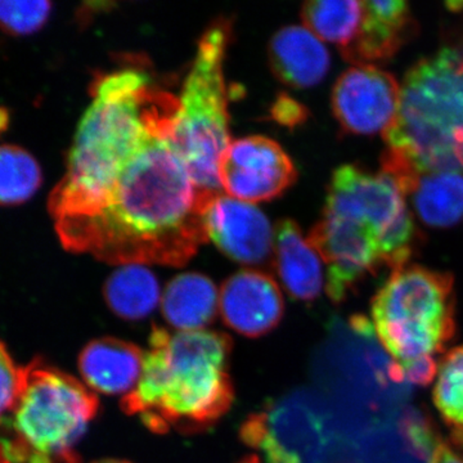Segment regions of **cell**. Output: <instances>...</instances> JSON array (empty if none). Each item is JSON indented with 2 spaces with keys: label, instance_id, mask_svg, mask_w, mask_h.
I'll use <instances>...</instances> for the list:
<instances>
[{
  "label": "cell",
  "instance_id": "cell-1",
  "mask_svg": "<svg viewBox=\"0 0 463 463\" xmlns=\"http://www.w3.org/2000/svg\"><path fill=\"white\" fill-rule=\"evenodd\" d=\"M48 207L74 254L183 267L207 241L201 191L174 142L181 100L136 69L97 75Z\"/></svg>",
  "mask_w": 463,
  "mask_h": 463
},
{
  "label": "cell",
  "instance_id": "cell-2",
  "mask_svg": "<svg viewBox=\"0 0 463 463\" xmlns=\"http://www.w3.org/2000/svg\"><path fill=\"white\" fill-rule=\"evenodd\" d=\"M231 350L223 332H170L154 326L141 379L121 408L156 434L206 430L233 403Z\"/></svg>",
  "mask_w": 463,
  "mask_h": 463
},
{
  "label": "cell",
  "instance_id": "cell-3",
  "mask_svg": "<svg viewBox=\"0 0 463 463\" xmlns=\"http://www.w3.org/2000/svg\"><path fill=\"white\" fill-rule=\"evenodd\" d=\"M383 154L417 174L463 173V56L443 48L405 75Z\"/></svg>",
  "mask_w": 463,
  "mask_h": 463
},
{
  "label": "cell",
  "instance_id": "cell-4",
  "mask_svg": "<svg viewBox=\"0 0 463 463\" xmlns=\"http://www.w3.org/2000/svg\"><path fill=\"white\" fill-rule=\"evenodd\" d=\"M99 408L87 385L33 361L24 367L14 410L0 421V452L11 463H80L75 447Z\"/></svg>",
  "mask_w": 463,
  "mask_h": 463
},
{
  "label": "cell",
  "instance_id": "cell-5",
  "mask_svg": "<svg viewBox=\"0 0 463 463\" xmlns=\"http://www.w3.org/2000/svg\"><path fill=\"white\" fill-rule=\"evenodd\" d=\"M455 279L421 265L392 270L371 304L373 328L399 373L443 352L456 331Z\"/></svg>",
  "mask_w": 463,
  "mask_h": 463
},
{
  "label": "cell",
  "instance_id": "cell-6",
  "mask_svg": "<svg viewBox=\"0 0 463 463\" xmlns=\"http://www.w3.org/2000/svg\"><path fill=\"white\" fill-rule=\"evenodd\" d=\"M231 33L227 18H218L207 27L179 97L174 142L197 187L206 194L222 192L219 161L232 142L224 76Z\"/></svg>",
  "mask_w": 463,
  "mask_h": 463
},
{
  "label": "cell",
  "instance_id": "cell-7",
  "mask_svg": "<svg viewBox=\"0 0 463 463\" xmlns=\"http://www.w3.org/2000/svg\"><path fill=\"white\" fill-rule=\"evenodd\" d=\"M323 213L345 216L367 225L376 234L385 267L408 264L416 248L417 230L407 197L398 183L364 167L339 166L332 174Z\"/></svg>",
  "mask_w": 463,
  "mask_h": 463
},
{
  "label": "cell",
  "instance_id": "cell-8",
  "mask_svg": "<svg viewBox=\"0 0 463 463\" xmlns=\"http://www.w3.org/2000/svg\"><path fill=\"white\" fill-rule=\"evenodd\" d=\"M241 438L263 453L267 463H323L331 444L322 414L298 401L252 414L241 428Z\"/></svg>",
  "mask_w": 463,
  "mask_h": 463
},
{
  "label": "cell",
  "instance_id": "cell-9",
  "mask_svg": "<svg viewBox=\"0 0 463 463\" xmlns=\"http://www.w3.org/2000/svg\"><path fill=\"white\" fill-rule=\"evenodd\" d=\"M307 240L325 264V289L335 304L345 300L365 277L385 267L376 234L354 219L322 213Z\"/></svg>",
  "mask_w": 463,
  "mask_h": 463
},
{
  "label": "cell",
  "instance_id": "cell-10",
  "mask_svg": "<svg viewBox=\"0 0 463 463\" xmlns=\"http://www.w3.org/2000/svg\"><path fill=\"white\" fill-rule=\"evenodd\" d=\"M401 100L394 76L374 65H354L335 83L331 109L344 134L383 136L397 121Z\"/></svg>",
  "mask_w": 463,
  "mask_h": 463
},
{
  "label": "cell",
  "instance_id": "cell-11",
  "mask_svg": "<svg viewBox=\"0 0 463 463\" xmlns=\"http://www.w3.org/2000/svg\"><path fill=\"white\" fill-rule=\"evenodd\" d=\"M218 174L228 196L250 203L281 196L298 175L285 149L261 136L232 141L219 161Z\"/></svg>",
  "mask_w": 463,
  "mask_h": 463
},
{
  "label": "cell",
  "instance_id": "cell-12",
  "mask_svg": "<svg viewBox=\"0 0 463 463\" xmlns=\"http://www.w3.org/2000/svg\"><path fill=\"white\" fill-rule=\"evenodd\" d=\"M203 218L207 240L232 260L261 265L273 257L272 225L252 203L219 192L207 200Z\"/></svg>",
  "mask_w": 463,
  "mask_h": 463
},
{
  "label": "cell",
  "instance_id": "cell-13",
  "mask_svg": "<svg viewBox=\"0 0 463 463\" xmlns=\"http://www.w3.org/2000/svg\"><path fill=\"white\" fill-rule=\"evenodd\" d=\"M219 310L232 330L246 337H260L281 322L285 303L272 277L261 270L242 269L222 286Z\"/></svg>",
  "mask_w": 463,
  "mask_h": 463
},
{
  "label": "cell",
  "instance_id": "cell-14",
  "mask_svg": "<svg viewBox=\"0 0 463 463\" xmlns=\"http://www.w3.org/2000/svg\"><path fill=\"white\" fill-rule=\"evenodd\" d=\"M364 7L361 32L343 56L354 65L385 62L417 33L412 11L403 0H370Z\"/></svg>",
  "mask_w": 463,
  "mask_h": 463
},
{
  "label": "cell",
  "instance_id": "cell-15",
  "mask_svg": "<svg viewBox=\"0 0 463 463\" xmlns=\"http://www.w3.org/2000/svg\"><path fill=\"white\" fill-rule=\"evenodd\" d=\"M268 60L274 76L295 90L322 83L331 67L330 52L306 26H286L274 33L268 45Z\"/></svg>",
  "mask_w": 463,
  "mask_h": 463
},
{
  "label": "cell",
  "instance_id": "cell-16",
  "mask_svg": "<svg viewBox=\"0 0 463 463\" xmlns=\"http://www.w3.org/2000/svg\"><path fill=\"white\" fill-rule=\"evenodd\" d=\"M274 267L283 288L294 300L310 303L326 288L323 261L303 231L291 219L274 230Z\"/></svg>",
  "mask_w": 463,
  "mask_h": 463
},
{
  "label": "cell",
  "instance_id": "cell-17",
  "mask_svg": "<svg viewBox=\"0 0 463 463\" xmlns=\"http://www.w3.org/2000/svg\"><path fill=\"white\" fill-rule=\"evenodd\" d=\"M141 347L128 341L103 337L90 341L79 356V370L88 388L108 395L129 394L141 379Z\"/></svg>",
  "mask_w": 463,
  "mask_h": 463
},
{
  "label": "cell",
  "instance_id": "cell-18",
  "mask_svg": "<svg viewBox=\"0 0 463 463\" xmlns=\"http://www.w3.org/2000/svg\"><path fill=\"white\" fill-rule=\"evenodd\" d=\"M161 309L166 322L178 331L203 330L218 312V288L203 274H179L167 283Z\"/></svg>",
  "mask_w": 463,
  "mask_h": 463
},
{
  "label": "cell",
  "instance_id": "cell-19",
  "mask_svg": "<svg viewBox=\"0 0 463 463\" xmlns=\"http://www.w3.org/2000/svg\"><path fill=\"white\" fill-rule=\"evenodd\" d=\"M404 194L428 227L449 228L462 221V173L420 174L408 183Z\"/></svg>",
  "mask_w": 463,
  "mask_h": 463
},
{
  "label": "cell",
  "instance_id": "cell-20",
  "mask_svg": "<svg viewBox=\"0 0 463 463\" xmlns=\"http://www.w3.org/2000/svg\"><path fill=\"white\" fill-rule=\"evenodd\" d=\"M109 309L127 321H139L161 303L160 283L146 265H123L114 270L103 286Z\"/></svg>",
  "mask_w": 463,
  "mask_h": 463
},
{
  "label": "cell",
  "instance_id": "cell-21",
  "mask_svg": "<svg viewBox=\"0 0 463 463\" xmlns=\"http://www.w3.org/2000/svg\"><path fill=\"white\" fill-rule=\"evenodd\" d=\"M364 14V2L355 0H315L301 8L304 26L322 42L337 45L341 53L349 50L358 38Z\"/></svg>",
  "mask_w": 463,
  "mask_h": 463
},
{
  "label": "cell",
  "instance_id": "cell-22",
  "mask_svg": "<svg viewBox=\"0 0 463 463\" xmlns=\"http://www.w3.org/2000/svg\"><path fill=\"white\" fill-rule=\"evenodd\" d=\"M43 174L38 161L26 149L0 146V205L26 203L41 188Z\"/></svg>",
  "mask_w": 463,
  "mask_h": 463
},
{
  "label": "cell",
  "instance_id": "cell-23",
  "mask_svg": "<svg viewBox=\"0 0 463 463\" xmlns=\"http://www.w3.org/2000/svg\"><path fill=\"white\" fill-rule=\"evenodd\" d=\"M432 398L453 432H463V345L448 352L439 364Z\"/></svg>",
  "mask_w": 463,
  "mask_h": 463
},
{
  "label": "cell",
  "instance_id": "cell-24",
  "mask_svg": "<svg viewBox=\"0 0 463 463\" xmlns=\"http://www.w3.org/2000/svg\"><path fill=\"white\" fill-rule=\"evenodd\" d=\"M52 3L0 2V32L24 36L39 32L51 16Z\"/></svg>",
  "mask_w": 463,
  "mask_h": 463
},
{
  "label": "cell",
  "instance_id": "cell-25",
  "mask_svg": "<svg viewBox=\"0 0 463 463\" xmlns=\"http://www.w3.org/2000/svg\"><path fill=\"white\" fill-rule=\"evenodd\" d=\"M24 367H17L7 347L0 343V421L16 404L23 388Z\"/></svg>",
  "mask_w": 463,
  "mask_h": 463
},
{
  "label": "cell",
  "instance_id": "cell-26",
  "mask_svg": "<svg viewBox=\"0 0 463 463\" xmlns=\"http://www.w3.org/2000/svg\"><path fill=\"white\" fill-rule=\"evenodd\" d=\"M272 118L277 123L285 125L288 128L298 127L307 120V109L301 105L297 99L288 96V94H279L274 100L272 109Z\"/></svg>",
  "mask_w": 463,
  "mask_h": 463
},
{
  "label": "cell",
  "instance_id": "cell-27",
  "mask_svg": "<svg viewBox=\"0 0 463 463\" xmlns=\"http://www.w3.org/2000/svg\"><path fill=\"white\" fill-rule=\"evenodd\" d=\"M431 463H463V458L457 455L452 448L440 443L435 450L434 456H432Z\"/></svg>",
  "mask_w": 463,
  "mask_h": 463
},
{
  "label": "cell",
  "instance_id": "cell-28",
  "mask_svg": "<svg viewBox=\"0 0 463 463\" xmlns=\"http://www.w3.org/2000/svg\"><path fill=\"white\" fill-rule=\"evenodd\" d=\"M453 439H455L456 443L458 444L463 452V432H455Z\"/></svg>",
  "mask_w": 463,
  "mask_h": 463
},
{
  "label": "cell",
  "instance_id": "cell-29",
  "mask_svg": "<svg viewBox=\"0 0 463 463\" xmlns=\"http://www.w3.org/2000/svg\"><path fill=\"white\" fill-rule=\"evenodd\" d=\"M239 463H260V459H259L257 456H249L245 457V458Z\"/></svg>",
  "mask_w": 463,
  "mask_h": 463
},
{
  "label": "cell",
  "instance_id": "cell-30",
  "mask_svg": "<svg viewBox=\"0 0 463 463\" xmlns=\"http://www.w3.org/2000/svg\"><path fill=\"white\" fill-rule=\"evenodd\" d=\"M93 463H130V462L121 461V459L109 458V459H100V461H96Z\"/></svg>",
  "mask_w": 463,
  "mask_h": 463
},
{
  "label": "cell",
  "instance_id": "cell-31",
  "mask_svg": "<svg viewBox=\"0 0 463 463\" xmlns=\"http://www.w3.org/2000/svg\"><path fill=\"white\" fill-rule=\"evenodd\" d=\"M0 463H11V462H8V461H3V462H0Z\"/></svg>",
  "mask_w": 463,
  "mask_h": 463
}]
</instances>
